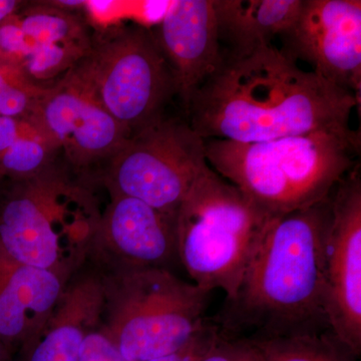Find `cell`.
<instances>
[{
  "label": "cell",
  "mask_w": 361,
  "mask_h": 361,
  "mask_svg": "<svg viewBox=\"0 0 361 361\" xmlns=\"http://www.w3.org/2000/svg\"><path fill=\"white\" fill-rule=\"evenodd\" d=\"M360 103L270 44L225 58L195 92L186 115L204 140L256 142L314 132L357 135L349 120Z\"/></svg>",
  "instance_id": "cell-1"
},
{
  "label": "cell",
  "mask_w": 361,
  "mask_h": 361,
  "mask_svg": "<svg viewBox=\"0 0 361 361\" xmlns=\"http://www.w3.org/2000/svg\"><path fill=\"white\" fill-rule=\"evenodd\" d=\"M225 58L250 56L295 20L302 0H213Z\"/></svg>",
  "instance_id": "cell-16"
},
{
  "label": "cell",
  "mask_w": 361,
  "mask_h": 361,
  "mask_svg": "<svg viewBox=\"0 0 361 361\" xmlns=\"http://www.w3.org/2000/svg\"><path fill=\"white\" fill-rule=\"evenodd\" d=\"M271 218L207 166L175 217L178 258L193 283L233 298Z\"/></svg>",
  "instance_id": "cell-5"
},
{
  "label": "cell",
  "mask_w": 361,
  "mask_h": 361,
  "mask_svg": "<svg viewBox=\"0 0 361 361\" xmlns=\"http://www.w3.org/2000/svg\"><path fill=\"white\" fill-rule=\"evenodd\" d=\"M199 361H262L257 348L248 338L219 334L206 355Z\"/></svg>",
  "instance_id": "cell-21"
},
{
  "label": "cell",
  "mask_w": 361,
  "mask_h": 361,
  "mask_svg": "<svg viewBox=\"0 0 361 361\" xmlns=\"http://www.w3.org/2000/svg\"><path fill=\"white\" fill-rule=\"evenodd\" d=\"M23 6L16 16L28 47L54 45L89 51L94 35H90L87 23L75 11L52 6L49 1L25 8Z\"/></svg>",
  "instance_id": "cell-17"
},
{
  "label": "cell",
  "mask_w": 361,
  "mask_h": 361,
  "mask_svg": "<svg viewBox=\"0 0 361 361\" xmlns=\"http://www.w3.org/2000/svg\"><path fill=\"white\" fill-rule=\"evenodd\" d=\"M101 326L85 337L78 361H125Z\"/></svg>",
  "instance_id": "cell-23"
},
{
  "label": "cell",
  "mask_w": 361,
  "mask_h": 361,
  "mask_svg": "<svg viewBox=\"0 0 361 361\" xmlns=\"http://www.w3.org/2000/svg\"><path fill=\"white\" fill-rule=\"evenodd\" d=\"M54 161L39 174L1 180L0 245L16 260L70 279L101 219L97 199L82 179Z\"/></svg>",
  "instance_id": "cell-4"
},
{
  "label": "cell",
  "mask_w": 361,
  "mask_h": 361,
  "mask_svg": "<svg viewBox=\"0 0 361 361\" xmlns=\"http://www.w3.org/2000/svg\"><path fill=\"white\" fill-rule=\"evenodd\" d=\"M30 118H6L0 116V155L6 151L28 128Z\"/></svg>",
  "instance_id": "cell-24"
},
{
  "label": "cell",
  "mask_w": 361,
  "mask_h": 361,
  "mask_svg": "<svg viewBox=\"0 0 361 361\" xmlns=\"http://www.w3.org/2000/svg\"><path fill=\"white\" fill-rule=\"evenodd\" d=\"M280 51L360 99V0H302Z\"/></svg>",
  "instance_id": "cell-10"
},
{
  "label": "cell",
  "mask_w": 361,
  "mask_h": 361,
  "mask_svg": "<svg viewBox=\"0 0 361 361\" xmlns=\"http://www.w3.org/2000/svg\"><path fill=\"white\" fill-rule=\"evenodd\" d=\"M30 85L35 84L25 77L20 68L0 63V90L8 87H25Z\"/></svg>",
  "instance_id": "cell-25"
},
{
  "label": "cell",
  "mask_w": 361,
  "mask_h": 361,
  "mask_svg": "<svg viewBox=\"0 0 361 361\" xmlns=\"http://www.w3.org/2000/svg\"><path fill=\"white\" fill-rule=\"evenodd\" d=\"M68 280L11 257L0 245V341L25 345L39 331Z\"/></svg>",
  "instance_id": "cell-15"
},
{
  "label": "cell",
  "mask_w": 361,
  "mask_h": 361,
  "mask_svg": "<svg viewBox=\"0 0 361 361\" xmlns=\"http://www.w3.org/2000/svg\"><path fill=\"white\" fill-rule=\"evenodd\" d=\"M360 137L329 132L271 141L205 140L210 167L266 214L275 216L326 200L355 167Z\"/></svg>",
  "instance_id": "cell-3"
},
{
  "label": "cell",
  "mask_w": 361,
  "mask_h": 361,
  "mask_svg": "<svg viewBox=\"0 0 361 361\" xmlns=\"http://www.w3.org/2000/svg\"><path fill=\"white\" fill-rule=\"evenodd\" d=\"M25 2L16 1V0H0V23L6 20L7 18L18 13L25 6Z\"/></svg>",
  "instance_id": "cell-26"
},
{
  "label": "cell",
  "mask_w": 361,
  "mask_h": 361,
  "mask_svg": "<svg viewBox=\"0 0 361 361\" xmlns=\"http://www.w3.org/2000/svg\"><path fill=\"white\" fill-rule=\"evenodd\" d=\"M110 195L90 253L111 271L168 269L178 258L175 218L132 197Z\"/></svg>",
  "instance_id": "cell-12"
},
{
  "label": "cell",
  "mask_w": 361,
  "mask_h": 361,
  "mask_svg": "<svg viewBox=\"0 0 361 361\" xmlns=\"http://www.w3.org/2000/svg\"><path fill=\"white\" fill-rule=\"evenodd\" d=\"M129 130L165 115L177 96L174 77L154 33L123 25L92 37L89 51L63 75Z\"/></svg>",
  "instance_id": "cell-7"
},
{
  "label": "cell",
  "mask_w": 361,
  "mask_h": 361,
  "mask_svg": "<svg viewBox=\"0 0 361 361\" xmlns=\"http://www.w3.org/2000/svg\"><path fill=\"white\" fill-rule=\"evenodd\" d=\"M102 329L125 361L177 353L203 329L211 292L163 268L111 271L103 276Z\"/></svg>",
  "instance_id": "cell-6"
},
{
  "label": "cell",
  "mask_w": 361,
  "mask_h": 361,
  "mask_svg": "<svg viewBox=\"0 0 361 361\" xmlns=\"http://www.w3.org/2000/svg\"><path fill=\"white\" fill-rule=\"evenodd\" d=\"M208 166L205 140L184 118L164 115L134 133L104 167L110 194L132 197L171 217Z\"/></svg>",
  "instance_id": "cell-8"
},
{
  "label": "cell",
  "mask_w": 361,
  "mask_h": 361,
  "mask_svg": "<svg viewBox=\"0 0 361 361\" xmlns=\"http://www.w3.org/2000/svg\"><path fill=\"white\" fill-rule=\"evenodd\" d=\"M153 33L186 111L195 92L225 61L213 0L173 2Z\"/></svg>",
  "instance_id": "cell-13"
},
{
  "label": "cell",
  "mask_w": 361,
  "mask_h": 361,
  "mask_svg": "<svg viewBox=\"0 0 361 361\" xmlns=\"http://www.w3.org/2000/svg\"><path fill=\"white\" fill-rule=\"evenodd\" d=\"M30 123V127L0 155V180L32 177L56 161L61 152L56 145Z\"/></svg>",
  "instance_id": "cell-19"
},
{
  "label": "cell",
  "mask_w": 361,
  "mask_h": 361,
  "mask_svg": "<svg viewBox=\"0 0 361 361\" xmlns=\"http://www.w3.org/2000/svg\"><path fill=\"white\" fill-rule=\"evenodd\" d=\"M262 361H356L330 331L272 338H248Z\"/></svg>",
  "instance_id": "cell-18"
},
{
  "label": "cell",
  "mask_w": 361,
  "mask_h": 361,
  "mask_svg": "<svg viewBox=\"0 0 361 361\" xmlns=\"http://www.w3.org/2000/svg\"><path fill=\"white\" fill-rule=\"evenodd\" d=\"M28 118L80 175L94 166L104 167L130 137L129 130L63 77L45 87Z\"/></svg>",
  "instance_id": "cell-11"
},
{
  "label": "cell",
  "mask_w": 361,
  "mask_h": 361,
  "mask_svg": "<svg viewBox=\"0 0 361 361\" xmlns=\"http://www.w3.org/2000/svg\"><path fill=\"white\" fill-rule=\"evenodd\" d=\"M325 314L329 331L361 355V178L357 166L337 185L325 243Z\"/></svg>",
  "instance_id": "cell-9"
},
{
  "label": "cell",
  "mask_w": 361,
  "mask_h": 361,
  "mask_svg": "<svg viewBox=\"0 0 361 361\" xmlns=\"http://www.w3.org/2000/svg\"><path fill=\"white\" fill-rule=\"evenodd\" d=\"M331 198L271 218L236 293L214 322L223 336L272 338L329 331L325 243Z\"/></svg>",
  "instance_id": "cell-2"
},
{
  "label": "cell",
  "mask_w": 361,
  "mask_h": 361,
  "mask_svg": "<svg viewBox=\"0 0 361 361\" xmlns=\"http://www.w3.org/2000/svg\"><path fill=\"white\" fill-rule=\"evenodd\" d=\"M9 360V349L6 348V344L0 341V361Z\"/></svg>",
  "instance_id": "cell-27"
},
{
  "label": "cell",
  "mask_w": 361,
  "mask_h": 361,
  "mask_svg": "<svg viewBox=\"0 0 361 361\" xmlns=\"http://www.w3.org/2000/svg\"><path fill=\"white\" fill-rule=\"evenodd\" d=\"M219 334L218 325L207 319L203 329L185 348L173 355L148 361H199L213 345Z\"/></svg>",
  "instance_id": "cell-22"
},
{
  "label": "cell",
  "mask_w": 361,
  "mask_h": 361,
  "mask_svg": "<svg viewBox=\"0 0 361 361\" xmlns=\"http://www.w3.org/2000/svg\"><path fill=\"white\" fill-rule=\"evenodd\" d=\"M103 311V276L73 280L37 334L21 346L20 361H78L85 337L101 326Z\"/></svg>",
  "instance_id": "cell-14"
},
{
  "label": "cell",
  "mask_w": 361,
  "mask_h": 361,
  "mask_svg": "<svg viewBox=\"0 0 361 361\" xmlns=\"http://www.w3.org/2000/svg\"><path fill=\"white\" fill-rule=\"evenodd\" d=\"M45 87L40 85L8 87L0 90V116L25 118L32 114Z\"/></svg>",
  "instance_id": "cell-20"
}]
</instances>
